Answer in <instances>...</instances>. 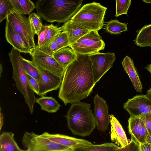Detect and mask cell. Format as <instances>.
<instances>
[{
	"instance_id": "1",
	"label": "cell",
	"mask_w": 151,
	"mask_h": 151,
	"mask_svg": "<svg viewBox=\"0 0 151 151\" xmlns=\"http://www.w3.org/2000/svg\"><path fill=\"white\" fill-rule=\"evenodd\" d=\"M77 54L65 69L60 87L58 97L65 105L86 98L95 85L90 55Z\"/></svg>"
},
{
	"instance_id": "2",
	"label": "cell",
	"mask_w": 151,
	"mask_h": 151,
	"mask_svg": "<svg viewBox=\"0 0 151 151\" xmlns=\"http://www.w3.org/2000/svg\"><path fill=\"white\" fill-rule=\"evenodd\" d=\"M83 0H39L36 2L37 14L43 20L52 23H65L70 20L82 5Z\"/></svg>"
},
{
	"instance_id": "3",
	"label": "cell",
	"mask_w": 151,
	"mask_h": 151,
	"mask_svg": "<svg viewBox=\"0 0 151 151\" xmlns=\"http://www.w3.org/2000/svg\"><path fill=\"white\" fill-rule=\"evenodd\" d=\"M91 105L79 101L71 104L65 116L68 127L74 135L89 136L96 127Z\"/></svg>"
},
{
	"instance_id": "4",
	"label": "cell",
	"mask_w": 151,
	"mask_h": 151,
	"mask_svg": "<svg viewBox=\"0 0 151 151\" xmlns=\"http://www.w3.org/2000/svg\"><path fill=\"white\" fill-rule=\"evenodd\" d=\"M107 8L93 1L84 5L71 20L90 31L98 32L104 26Z\"/></svg>"
},
{
	"instance_id": "5",
	"label": "cell",
	"mask_w": 151,
	"mask_h": 151,
	"mask_svg": "<svg viewBox=\"0 0 151 151\" xmlns=\"http://www.w3.org/2000/svg\"><path fill=\"white\" fill-rule=\"evenodd\" d=\"M8 55L13 68L12 78L15 81L17 89L24 96L30 113L32 114L36 99L34 91L28 83L22 61L20 52L12 48Z\"/></svg>"
},
{
	"instance_id": "6",
	"label": "cell",
	"mask_w": 151,
	"mask_h": 151,
	"mask_svg": "<svg viewBox=\"0 0 151 151\" xmlns=\"http://www.w3.org/2000/svg\"><path fill=\"white\" fill-rule=\"evenodd\" d=\"M22 143L26 149L22 151H71L72 150L33 132H25Z\"/></svg>"
},
{
	"instance_id": "7",
	"label": "cell",
	"mask_w": 151,
	"mask_h": 151,
	"mask_svg": "<svg viewBox=\"0 0 151 151\" xmlns=\"http://www.w3.org/2000/svg\"><path fill=\"white\" fill-rule=\"evenodd\" d=\"M105 43L98 32L90 31L70 47L77 54L90 55L104 50Z\"/></svg>"
},
{
	"instance_id": "8",
	"label": "cell",
	"mask_w": 151,
	"mask_h": 151,
	"mask_svg": "<svg viewBox=\"0 0 151 151\" xmlns=\"http://www.w3.org/2000/svg\"><path fill=\"white\" fill-rule=\"evenodd\" d=\"M6 21L28 43L31 48L36 47L34 39L35 34L28 18L14 9L7 16Z\"/></svg>"
},
{
	"instance_id": "9",
	"label": "cell",
	"mask_w": 151,
	"mask_h": 151,
	"mask_svg": "<svg viewBox=\"0 0 151 151\" xmlns=\"http://www.w3.org/2000/svg\"><path fill=\"white\" fill-rule=\"evenodd\" d=\"M29 54L32 57V61L38 68L63 77L65 69L53 56L44 53L36 47L31 48Z\"/></svg>"
},
{
	"instance_id": "10",
	"label": "cell",
	"mask_w": 151,
	"mask_h": 151,
	"mask_svg": "<svg viewBox=\"0 0 151 151\" xmlns=\"http://www.w3.org/2000/svg\"><path fill=\"white\" fill-rule=\"evenodd\" d=\"M92 61V68L94 84L113 66L116 59L115 53L97 52L89 55Z\"/></svg>"
},
{
	"instance_id": "11",
	"label": "cell",
	"mask_w": 151,
	"mask_h": 151,
	"mask_svg": "<svg viewBox=\"0 0 151 151\" xmlns=\"http://www.w3.org/2000/svg\"><path fill=\"white\" fill-rule=\"evenodd\" d=\"M123 107L128 112L130 117L151 114V99L146 95H137L128 99L124 104Z\"/></svg>"
},
{
	"instance_id": "12",
	"label": "cell",
	"mask_w": 151,
	"mask_h": 151,
	"mask_svg": "<svg viewBox=\"0 0 151 151\" xmlns=\"http://www.w3.org/2000/svg\"><path fill=\"white\" fill-rule=\"evenodd\" d=\"M94 115L97 129L104 132L108 128L110 123L108 106L106 101L97 94L94 97Z\"/></svg>"
},
{
	"instance_id": "13",
	"label": "cell",
	"mask_w": 151,
	"mask_h": 151,
	"mask_svg": "<svg viewBox=\"0 0 151 151\" xmlns=\"http://www.w3.org/2000/svg\"><path fill=\"white\" fill-rule=\"evenodd\" d=\"M38 69L39 96H43L49 92L57 90L60 87L63 78L46 70Z\"/></svg>"
},
{
	"instance_id": "14",
	"label": "cell",
	"mask_w": 151,
	"mask_h": 151,
	"mask_svg": "<svg viewBox=\"0 0 151 151\" xmlns=\"http://www.w3.org/2000/svg\"><path fill=\"white\" fill-rule=\"evenodd\" d=\"M42 136L62 145L72 149L89 146L93 145L88 140L76 138L60 134H50L44 132L41 134Z\"/></svg>"
},
{
	"instance_id": "15",
	"label": "cell",
	"mask_w": 151,
	"mask_h": 151,
	"mask_svg": "<svg viewBox=\"0 0 151 151\" xmlns=\"http://www.w3.org/2000/svg\"><path fill=\"white\" fill-rule=\"evenodd\" d=\"M5 37L7 42L20 53H29L31 49L28 43L6 21Z\"/></svg>"
},
{
	"instance_id": "16",
	"label": "cell",
	"mask_w": 151,
	"mask_h": 151,
	"mask_svg": "<svg viewBox=\"0 0 151 151\" xmlns=\"http://www.w3.org/2000/svg\"><path fill=\"white\" fill-rule=\"evenodd\" d=\"M111 141L118 147H122L129 143L125 133L120 122L113 114L109 115Z\"/></svg>"
},
{
	"instance_id": "17",
	"label": "cell",
	"mask_w": 151,
	"mask_h": 151,
	"mask_svg": "<svg viewBox=\"0 0 151 151\" xmlns=\"http://www.w3.org/2000/svg\"><path fill=\"white\" fill-rule=\"evenodd\" d=\"M60 28L61 31L65 32L67 34L69 47L90 32L73 22L71 19L65 23Z\"/></svg>"
},
{
	"instance_id": "18",
	"label": "cell",
	"mask_w": 151,
	"mask_h": 151,
	"mask_svg": "<svg viewBox=\"0 0 151 151\" xmlns=\"http://www.w3.org/2000/svg\"><path fill=\"white\" fill-rule=\"evenodd\" d=\"M122 64L134 88L137 92H141L142 89V85L133 60L130 57L126 56L123 60Z\"/></svg>"
},
{
	"instance_id": "19",
	"label": "cell",
	"mask_w": 151,
	"mask_h": 151,
	"mask_svg": "<svg viewBox=\"0 0 151 151\" xmlns=\"http://www.w3.org/2000/svg\"><path fill=\"white\" fill-rule=\"evenodd\" d=\"M53 57L65 69L77 58V54L70 47L61 48L56 51Z\"/></svg>"
},
{
	"instance_id": "20",
	"label": "cell",
	"mask_w": 151,
	"mask_h": 151,
	"mask_svg": "<svg viewBox=\"0 0 151 151\" xmlns=\"http://www.w3.org/2000/svg\"><path fill=\"white\" fill-rule=\"evenodd\" d=\"M12 132H3L0 136V151H22L14 138Z\"/></svg>"
},
{
	"instance_id": "21",
	"label": "cell",
	"mask_w": 151,
	"mask_h": 151,
	"mask_svg": "<svg viewBox=\"0 0 151 151\" xmlns=\"http://www.w3.org/2000/svg\"><path fill=\"white\" fill-rule=\"evenodd\" d=\"M136 32L135 44L141 47H151V24L144 26Z\"/></svg>"
},
{
	"instance_id": "22",
	"label": "cell",
	"mask_w": 151,
	"mask_h": 151,
	"mask_svg": "<svg viewBox=\"0 0 151 151\" xmlns=\"http://www.w3.org/2000/svg\"><path fill=\"white\" fill-rule=\"evenodd\" d=\"M35 102L40 105L41 110L48 113L56 112L61 106L52 97L42 96L36 99Z\"/></svg>"
},
{
	"instance_id": "23",
	"label": "cell",
	"mask_w": 151,
	"mask_h": 151,
	"mask_svg": "<svg viewBox=\"0 0 151 151\" xmlns=\"http://www.w3.org/2000/svg\"><path fill=\"white\" fill-rule=\"evenodd\" d=\"M13 8L20 14L29 15L36 8V5L30 0H9Z\"/></svg>"
},
{
	"instance_id": "24",
	"label": "cell",
	"mask_w": 151,
	"mask_h": 151,
	"mask_svg": "<svg viewBox=\"0 0 151 151\" xmlns=\"http://www.w3.org/2000/svg\"><path fill=\"white\" fill-rule=\"evenodd\" d=\"M128 122V132L131 135V139L139 145V138L142 121L139 117H130Z\"/></svg>"
},
{
	"instance_id": "25",
	"label": "cell",
	"mask_w": 151,
	"mask_h": 151,
	"mask_svg": "<svg viewBox=\"0 0 151 151\" xmlns=\"http://www.w3.org/2000/svg\"><path fill=\"white\" fill-rule=\"evenodd\" d=\"M119 147L113 143L106 142L99 145L77 147L71 151H117Z\"/></svg>"
},
{
	"instance_id": "26",
	"label": "cell",
	"mask_w": 151,
	"mask_h": 151,
	"mask_svg": "<svg viewBox=\"0 0 151 151\" xmlns=\"http://www.w3.org/2000/svg\"><path fill=\"white\" fill-rule=\"evenodd\" d=\"M105 29L111 34L118 35L128 30V23H122L116 19H111L106 22Z\"/></svg>"
},
{
	"instance_id": "27",
	"label": "cell",
	"mask_w": 151,
	"mask_h": 151,
	"mask_svg": "<svg viewBox=\"0 0 151 151\" xmlns=\"http://www.w3.org/2000/svg\"><path fill=\"white\" fill-rule=\"evenodd\" d=\"M21 60L26 73L34 78L38 82L39 74L38 68L32 61L26 59L22 57Z\"/></svg>"
},
{
	"instance_id": "28",
	"label": "cell",
	"mask_w": 151,
	"mask_h": 151,
	"mask_svg": "<svg viewBox=\"0 0 151 151\" xmlns=\"http://www.w3.org/2000/svg\"><path fill=\"white\" fill-rule=\"evenodd\" d=\"M131 4V0H116V14L115 17L126 14L127 15L128 9Z\"/></svg>"
},
{
	"instance_id": "29",
	"label": "cell",
	"mask_w": 151,
	"mask_h": 151,
	"mask_svg": "<svg viewBox=\"0 0 151 151\" xmlns=\"http://www.w3.org/2000/svg\"><path fill=\"white\" fill-rule=\"evenodd\" d=\"M14 9L9 0H0V22L6 18Z\"/></svg>"
},
{
	"instance_id": "30",
	"label": "cell",
	"mask_w": 151,
	"mask_h": 151,
	"mask_svg": "<svg viewBox=\"0 0 151 151\" xmlns=\"http://www.w3.org/2000/svg\"><path fill=\"white\" fill-rule=\"evenodd\" d=\"M28 18L35 34L38 36L43 26L41 17L37 14L33 13H31Z\"/></svg>"
},
{
	"instance_id": "31",
	"label": "cell",
	"mask_w": 151,
	"mask_h": 151,
	"mask_svg": "<svg viewBox=\"0 0 151 151\" xmlns=\"http://www.w3.org/2000/svg\"><path fill=\"white\" fill-rule=\"evenodd\" d=\"M36 47L44 53L52 56L59 50L55 38L45 45L40 47L36 45Z\"/></svg>"
},
{
	"instance_id": "32",
	"label": "cell",
	"mask_w": 151,
	"mask_h": 151,
	"mask_svg": "<svg viewBox=\"0 0 151 151\" xmlns=\"http://www.w3.org/2000/svg\"><path fill=\"white\" fill-rule=\"evenodd\" d=\"M61 31L60 27H58L52 24H49V29L46 37L41 46L46 45L53 39Z\"/></svg>"
},
{
	"instance_id": "33",
	"label": "cell",
	"mask_w": 151,
	"mask_h": 151,
	"mask_svg": "<svg viewBox=\"0 0 151 151\" xmlns=\"http://www.w3.org/2000/svg\"><path fill=\"white\" fill-rule=\"evenodd\" d=\"M55 40L59 50L67 47H69L68 39L66 32H60L55 36Z\"/></svg>"
},
{
	"instance_id": "34",
	"label": "cell",
	"mask_w": 151,
	"mask_h": 151,
	"mask_svg": "<svg viewBox=\"0 0 151 151\" xmlns=\"http://www.w3.org/2000/svg\"><path fill=\"white\" fill-rule=\"evenodd\" d=\"M49 25H43L42 26L38 35V41L37 45V46H42L46 37Z\"/></svg>"
},
{
	"instance_id": "35",
	"label": "cell",
	"mask_w": 151,
	"mask_h": 151,
	"mask_svg": "<svg viewBox=\"0 0 151 151\" xmlns=\"http://www.w3.org/2000/svg\"><path fill=\"white\" fill-rule=\"evenodd\" d=\"M29 85L32 90L37 95L39 94L38 82L34 78L26 73Z\"/></svg>"
},
{
	"instance_id": "36",
	"label": "cell",
	"mask_w": 151,
	"mask_h": 151,
	"mask_svg": "<svg viewBox=\"0 0 151 151\" xmlns=\"http://www.w3.org/2000/svg\"><path fill=\"white\" fill-rule=\"evenodd\" d=\"M137 117L140 118L145 124L148 133L151 134V114H147Z\"/></svg>"
},
{
	"instance_id": "37",
	"label": "cell",
	"mask_w": 151,
	"mask_h": 151,
	"mask_svg": "<svg viewBox=\"0 0 151 151\" xmlns=\"http://www.w3.org/2000/svg\"><path fill=\"white\" fill-rule=\"evenodd\" d=\"M138 145L131 139L128 144L124 147H119L117 151H138Z\"/></svg>"
},
{
	"instance_id": "38",
	"label": "cell",
	"mask_w": 151,
	"mask_h": 151,
	"mask_svg": "<svg viewBox=\"0 0 151 151\" xmlns=\"http://www.w3.org/2000/svg\"><path fill=\"white\" fill-rule=\"evenodd\" d=\"M148 134V132L142 122L139 138V145L145 143V140Z\"/></svg>"
},
{
	"instance_id": "39",
	"label": "cell",
	"mask_w": 151,
	"mask_h": 151,
	"mask_svg": "<svg viewBox=\"0 0 151 151\" xmlns=\"http://www.w3.org/2000/svg\"><path fill=\"white\" fill-rule=\"evenodd\" d=\"M138 149V151H151V144L146 142L140 144Z\"/></svg>"
},
{
	"instance_id": "40",
	"label": "cell",
	"mask_w": 151,
	"mask_h": 151,
	"mask_svg": "<svg viewBox=\"0 0 151 151\" xmlns=\"http://www.w3.org/2000/svg\"><path fill=\"white\" fill-rule=\"evenodd\" d=\"M145 142L151 144V134L148 133L145 140Z\"/></svg>"
},
{
	"instance_id": "41",
	"label": "cell",
	"mask_w": 151,
	"mask_h": 151,
	"mask_svg": "<svg viewBox=\"0 0 151 151\" xmlns=\"http://www.w3.org/2000/svg\"><path fill=\"white\" fill-rule=\"evenodd\" d=\"M1 109L0 108V129H1V127L3 126V114L1 112Z\"/></svg>"
},
{
	"instance_id": "42",
	"label": "cell",
	"mask_w": 151,
	"mask_h": 151,
	"mask_svg": "<svg viewBox=\"0 0 151 151\" xmlns=\"http://www.w3.org/2000/svg\"><path fill=\"white\" fill-rule=\"evenodd\" d=\"M146 96L149 99H151V88H150L147 92Z\"/></svg>"
},
{
	"instance_id": "43",
	"label": "cell",
	"mask_w": 151,
	"mask_h": 151,
	"mask_svg": "<svg viewBox=\"0 0 151 151\" xmlns=\"http://www.w3.org/2000/svg\"><path fill=\"white\" fill-rule=\"evenodd\" d=\"M145 68L148 70L151 74V64L147 65Z\"/></svg>"
},
{
	"instance_id": "44",
	"label": "cell",
	"mask_w": 151,
	"mask_h": 151,
	"mask_svg": "<svg viewBox=\"0 0 151 151\" xmlns=\"http://www.w3.org/2000/svg\"><path fill=\"white\" fill-rule=\"evenodd\" d=\"M142 1L146 3H151V0H142Z\"/></svg>"
},
{
	"instance_id": "45",
	"label": "cell",
	"mask_w": 151,
	"mask_h": 151,
	"mask_svg": "<svg viewBox=\"0 0 151 151\" xmlns=\"http://www.w3.org/2000/svg\"><path fill=\"white\" fill-rule=\"evenodd\" d=\"M2 67L1 65V64H0V77H1V73L2 71Z\"/></svg>"
}]
</instances>
